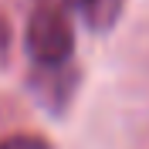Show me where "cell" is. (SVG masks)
Masks as SVG:
<instances>
[{
    "label": "cell",
    "mask_w": 149,
    "mask_h": 149,
    "mask_svg": "<svg viewBox=\"0 0 149 149\" xmlns=\"http://www.w3.org/2000/svg\"><path fill=\"white\" fill-rule=\"evenodd\" d=\"M24 54L31 68H68L74 65V27L68 0H37L24 27Z\"/></svg>",
    "instance_id": "1"
},
{
    "label": "cell",
    "mask_w": 149,
    "mask_h": 149,
    "mask_svg": "<svg viewBox=\"0 0 149 149\" xmlns=\"http://www.w3.org/2000/svg\"><path fill=\"white\" fill-rule=\"evenodd\" d=\"M81 85V68L68 65V68H54V71H44V68H31L27 74V88L34 95V102L41 105L51 115H65L68 105H71L74 92Z\"/></svg>",
    "instance_id": "2"
},
{
    "label": "cell",
    "mask_w": 149,
    "mask_h": 149,
    "mask_svg": "<svg viewBox=\"0 0 149 149\" xmlns=\"http://www.w3.org/2000/svg\"><path fill=\"white\" fill-rule=\"evenodd\" d=\"M78 17L92 34H109L115 24H119L122 10H125V0H78Z\"/></svg>",
    "instance_id": "3"
},
{
    "label": "cell",
    "mask_w": 149,
    "mask_h": 149,
    "mask_svg": "<svg viewBox=\"0 0 149 149\" xmlns=\"http://www.w3.org/2000/svg\"><path fill=\"white\" fill-rule=\"evenodd\" d=\"M0 149H54V146L41 132H14V136L0 139Z\"/></svg>",
    "instance_id": "4"
},
{
    "label": "cell",
    "mask_w": 149,
    "mask_h": 149,
    "mask_svg": "<svg viewBox=\"0 0 149 149\" xmlns=\"http://www.w3.org/2000/svg\"><path fill=\"white\" fill-rule=\"evenodd\" d=\"M7 54H10V24L7 17H0V65L7 61Z\"/></svg>",
    "instance_id": "5"
}]
</instances>
